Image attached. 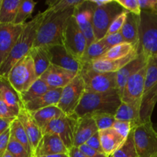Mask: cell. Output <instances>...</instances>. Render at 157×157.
Returning a JSON list of instances; mask_svg holds the SVG:
<instances>
[{"instance_id": "obj_49", "label": "cell", "mask_w": 157, "mask_h": 157, "mask_svg": "<svg viewBox=\"0 0 157 157\" xmlns=\"http://www.w3.org/2000/svg\"><path fill=\"white\" fill-rule=\"evenodd\" d=\"M15 119H3L0 118V135L2 134L6 130L10 128L11 124Z\"/></svg>"}, {"instance_id": "obj_29", "label": "cell", "mask_w": 157, "mask_h": 157, "mask_svg": "<svg viewBox=\"0 0 157 157\" xmlns=\"http://www.w3.org/2000/svg\"><path fill=\"white\" fill-rule=\"evenodd\" d=\"M21 0H2L0 24H14Z\"/></svg>"}, {"instance_id": "obj_55", "label": "cell", "mask_w": 157, "mask_h": 157, "mask_svg": "<svg viewBox=\"0 0 157 157\" xmlns=\"http://www.w3.org/2000/svg\"><path fill=\"white\" fill-rule=\"evenodd\" d=\"M108 157H113V156H108Z\"/></svg>"}, {"instance_id": "obj_12", "label": "cell", "mask_w": 157, "mask_h": 157, "mask_svg": "<svg viewBox=\"0 0 157 157\" xmlns=\"http://www.w3.org/2000/svg\"><path fill=\"white\" fill-rule=\"evenodd\" d=\"M78 117L76 115H64L52 121L44 130L42 134H56L59 136L66 146L67 150L74 147L75 129Z\"/></svg>"}, {"instance_id": "obj_50", "label": "cell", "mask_w": 157, "mask_h": 157, "mask_svg": "<svg viewBox=\"0 0 157 157\" xmlns=\"http://www.w3.org/2000/svg\"><path fill=\"white\" fill-rule=\"evenodd\" d=\"M69 157H88L82 153L78 147H73L68 150Z\"/></svg>"}, {"instance_id": "obj_42", "label": "cell", "mask_w": 157, "mask_h": 157, "mask_svg": "<svg viewBox=\"0 0 157 157\" xmlns=\"http://www.w3.org/2000/svg\"><path fill=\"white\" fill-rule=\"evenodd\" d=\"M116 2L127 12L136 15H140L141 9L139 5V0H116Z\"/></svg>"}, {"instance_id": "obj_6", "label": "cell", "mask_w": 157, "mask_h": 157, "mask_svg": "<svg viewBox=\"0 0 157 157\" xmlns=\"http://www.w3.org/2000/svg\"><path fill=\"white\" fill-rule=\"evenodd\" d=\"M38 78L33 61L29 55L18 61L7 76L8 81L18 96L26 91Z\"/></svg>"}, {"instance_id": "obj_17", "label": "cell", "mask_w": 157, "mask_h": 157, "mask_svg": "<svg viewBox=\"0 0 157 157\" xmlns=\"http://www.w3.org/2000/svg\"><path fill=\"white\" fill-rule=\"evenodd\" d=\"M78 73L66 70L58 66L51 64L48 68L40 77L52 89L64 88Z\"/></svg>"}, {"instance_id": "obj_52", "label": "cell", "mask_w": 157, "mask_h": 157, "mask_svg": "<svg viewBox=\"0 0 157 157\" xmlns=\"http://www.w3.org/2000/svg\"><path fill=\"white\" fill-rule=\"evenodd\" d=\"M36 157H69L68 153H61V154H53L44 156H36Z\"/></svg>"}, {"instance_id": "obj_22", "label": "cell", "mask_w": 157, "mask_h": 157, "mask_svg": "<svg viewBox=\"0 0 157 157\" xmlns=\"http://www.w3.org/2000/svg\"><path fill=\"white\" fill-rule=\"evenodd\" d=\"M99 131L94 120L91 116L78 117L75 129L74 147H79L86 144L93 135Z\"/></svg>"}, {"instance_id": "obj_39", "label": "cell", "mask_w": 157, "mask_h": 157, "mask_svg": "<svg viewBox=\"0 0 157 157\" xmlns=\"http://www.w3.org/2000/svg\"><path fill=\"white\" fill-rule=\"evenodd\" d=\"M7 150L13 157H32L27 150L12 136H10Z\"/></svg>"}, {"instance_id": "obj_15", "label": "cell", "mask_w": 157, "mask_h": 157, "mask_svg": "<svg viewBox=\"0 0 157 157\" xmlns=\"http://www.w3.org/2000/svg\"><path fill=\"white\" fill-rule=\"evenodd\" d=\"M50 57L51 64L66 70L79 73L83 67V63L71 55L63 44L46 46Z\"/></svg>"}, {"instance_id": "obj_14", "label": "cell", "mask_w": 157, "mask_h": 157, "mask_svg": "<svg viewBox=\"0 0 157 157\" xmlns=\"http://www.w3.org/2000/svg\"><path fill=\"white\" fill-rule=\"evenodd\" d=\"M95 8L96 6L90 0H84L81 5L75 9L74 16L87 39V46L95 41L93 27V17Z\"/></svg>"}, {"instance_id": "obj_46", "label": "cell", "mask_w": 157, "mask_h": 157, "mask_svg": "<svg viewBox=\"0 0 157 157\" xmlns=\"http://www.w3.org/2000/svg\"><path fill=\"white\" fill-rule=\"evenodd\" d=\"M10 136V128H9L2 134L0 135V157H3L7 151Z\"/></svg>"}, {"instance_id": "obj_7", "label": "cell", "mask_w": 157, "mask_h": 157, "mask_svg": "<svg viewBox=\"0 0 157 157\" xmlns=\"http://www.w3.org/2000/svg\"><path fill=\"white\" fill-rule=\"evenodd\" d=\"M139 52L148 58L157 55V15L141 11Z\"/></svg>"}, {"instance_id": "obj_48", "label": "cell", "mask_w": 157, "mask_h": 157, "mask_svg": "<svg viewBox=\"0 0 157 157\" xmlns=\"http://www.w3.org/2000/svg\"><path fill=\"white\" fill-rule=\"evenodd\" d=\"M86 144H87V146H89V147L94 148V150H98V151L101 152V153H104V151H103L102 147H101V138H100L99 131H98V133H95L94 135H93V136H92L91 137H90V139L86 142Z\"/></svg>"}, {"instance_id": "obj_3", "label": "cell", "mask_w": 157, "mask_h": 157, "mask_svg": "<svg viewBox=\"0 0 157 157\" xmlns=\"http://www.w3.org/2000/svg\"><path fill=\"white\" fill-rule=\"evenodd\" d=\"M121 103V96L117 90L106 93L85 91L75 114L78 117L92 116L96 113L115 115Z\"/></svg>"}, {"instance_id": "obj_20", "label": "cell", "mask_w": 157, "mask_h": 157, "mask_svg": "<svg viewBox=\"0 0 157 157\" xmlns=\"http://www.w3.org/2000/svg\"><path fill=\"white\" fill-rule=\"evenodd\" d=\"M139 53V46H138L127 56L121 58V59H96L90 62V64L92 68L97 71L105 72V73H117L124 66L127 65L128 63L137 58Z\"/></svg>"}, {"instance_id": "obj_27", "label": "cell", "mask_w": 157, "mask_h": 157, "mask_svg": "<svg viewBox=\"0 0 157 157\" xmlns=\"http://www.w3.org/2000/svg\"><path fill=\"white\" fill-rule=\"evenodd\" d=\"M0 96L11 108L19 113L23 104L18 94L12 88L6 78H0Z\"/></svg>"}, {"instance_id": "obj_5", "label": "cell", "mask_w": 157, "mask_h": 157, "mask_svg": "<svg viewBox=\"0 0 157 157\" xmlns=\"http://www.w3.org/2000/svg\"><path fill=\"white\" fill-rule=\"evenodd\" d=\"M79 74L84 81L85 91L106 93L117 90V73L97 71L92 68L90 63H83Z\"/></svg>"}, {"instance_id": "obj_16", "label": "cell", "mask_w": 157, "mask_h": 157, "mask_svg": "<svg viewBox=\"0 0 157 157\" xmlns=\"http://www.w3.org/2000/svg\"><path fill=\"white\" fill-rule=\"evenodd\" d=\"M24 25L0 24V67L19 38Z\"/></svg>"}, {"instance_id": "obj_35", "label": "cell", "mask_w": 157, "mask_h": 157, "mask_svg": "<svg viewBox=\"0 0 157 157\" xmlns=\"http://www.w3.org/2000/svg\"><path fill=\"white\" fill-rule=\"evenodd\" d=\"M112 156L113 157H139L133 137V129L128 135L125 142Z\"/></svg>"}, {"instance_id": "obj_45", "label": "cell", "mask_w": 157, "mask_h": 157, "mask_svg": "<svg viewBox=\"0 0 157 157\" xmlns=\"http://www.w3.org/2000/svg\"><path fill=\"white\" fill-rule=\"evenodd\" d=\"M141 11L157 15V0H139Z\"/></svg>"}, {"instance_id": "obj_47", "label": "cell", "mask_w": 157, "mask_h": 157, "mask_svg": "<svg viewBox=\"0 0 157 157\" xmlns=\"http://www.w3.org/2000/svg\"><path fill=\"white\" fill-rule=\"evenodd\" d=\"M78 148L84 154H85L86 156L88 157H108L105 153H101V152L94 150L92 147L87 146L86 144L80 146Z\"/></svg>"}, {"instance_id": "obj_11", "label": "cell", "mask_w": 157, "mask_h": 157, "mask_svg": "<svg viewBox=\"0 0 157 157\" xmlns=\"http://www.w3.org/2000/svg\"><path fill=\"white\" fill-rule=\"evenodd\" d=\"M63 45L73 56L81 60L87 48V41L74 15L69 18L64 29Z\"/></svg>"}, {"instance_id": "obj_19", "label": "cell", "mask_w": 157, "mask_h": 157, "mask_svg": "<svg viewBox=\"0 0 157 157\" xmlns=\"http://www.w3.org/2000/svg\"><path fill=\"white\" fill-rule=\"evenodd\" d=\"M17 118L19 120V121L24 127L26 134L29 138V142H30L34 157L37 147H38L40 140L43 136L42 131L40 129V127L37 125L36 123L35 122L32 117L31 116L30 112L26 110L24 107H21V109L20 110Z\"/></svg>"}, {"instance_id": "obj_34", "label": "cell", "mask_w": 157, "mask_h": 157, "mask_svg": "<svg viewBox=\"0 0 157 157\" xmlns=\"http://www.w3.org/2000/svg\"><path fill=\"white\" fill-rule=\"evenodd\" d=\"M109 48L102 39L96 41L87 46L81 61L82 63H90L104 55Z\"/></svg>"}, {"instance_id": "obj_31", "label": "cell", "mask_w": 157, "mask_h": 157, "mask_svg": "<svg viewBox=\"0 0 157 157\" xmlns=\"http://www.w3.org/2000/svg\"><path fill=\"white\" fill-rule=\"evenodd\" d=\"M116 121H130L135 126L141 123L140 110L130 104L121 103L114 115Z\"/></svg>"}, {"instance_id": "obj_38", "label": "cell", "mask_w": 157, "mask_h": 157, "mask_svg": "<svg viewBox=\"0 0 157 157\" xmlns=\"http://www.w3.org/2000/svg\"><path fill=\"white\" fill-rule=\"evenodd\" d=\"M99 130H107L113 128V126L116 121L114 115L110 113H96L92 115Z\"/></svg>"}, {"instance_id": "obj_41", "label": "cell", "mask_w": 157, "mask_h": 157, "mask_svg": "<svg viewBox=\"0 0 157 157\" xmlns=\"http://www.w3.org/2000/svg\"><path fill=\"white\" fill-rule=\"evenodd\" d=\"M128 12L127 10H125L124 12H123L122 13L120 14L113 21V22L110 25V28L108 29V32H107V35H112V34L117 33V32H121V30L122 29L123 26H124V22L126 21V18H127V15Z\"/></svg>"}, {"instance_id": "obj_33", "label": "cell", "mask_w": 157, "mask_h": 157, "mask_svg": "<svg viewBox=\"0 0 157 157\" xmlns=\"http://www.w3.org/2000/svg\"><path fill=\"white\" fill-rule=\"evenodd\" d=\"M10 133L11 136L15 138L18 142H19L33 157V153H32L29 140L28 138L27 134H26L24 127L18 118H15L11 124Z\"/></svg>"}, {"instance_id": "obj_25", "label": "cell", "mask_w": 157, "mask_h": 157, "mask_svg": "<svg viewBox=\"0 0 157 157\" xmlns=\"http://www.w3.org/2000/svg\"><path fill=\"white\" fill-rule=\"evenodd\" d=\"M140 23V15H136L128 12L125 22L121 30L126 42L130 43L134 45L139 44Z\"/></svg>"}, {"instance_id": "obj_23", "label": "cell", "mask_w": 157, "mask_h": 157, "mask_svg": "<svg viewBox=\"0 0 157 157\" xmlns=\"http://www.w3.org/2000/svg\"><path fill=\"white\" fill-rule=\"evenodd\" d=\"M99 133L103 151L107 156H112L126 140L113 128L99 130Z\"/></svg>"}, {"instance_id": "obj_44", "label": "cell", "mask_w": 157, "mask_h": 157, "mask_svg": "<svg viewBox=\"0 0 157 157\" xmlns=\"http://www.w3.org/2000/svg\"><path fill=\"white\" fill-rule=\"evenodd\" d=\"M102 40L109 48L113 47V46L117 45V44L126 42L121 32H117V33L112 34V35H106Z\"/></svg>"}, {"instance_id": "obj_40", "label": "cell", "mask_w": 157, "mask_h": 157, "mask_svg": "<svg viewBox=\"0 0 157 157\" xmlns=\"http://www.w3.org/2000/svg\"><path fill=\"white\" fill-rule=\"evenodd\" d=\"M134 124L130 122V121H116L113 126V129L116 130L124 139H127L128 135L130 134L131 130L134 128Z\"/></svg>"}, {"instance_id": "obj_28", "label": "cell", "mask_w": 157, "mask_h": 157, "mask_svg": "<svg viewBox=\"0 0 157 157\" xmlns=\"http://www.w3.org/2000/svg\"><path fill=\"white\" fill-rule=\"evenodd\" d=\"M29 55L33 61L37 77L39 78L52 64L48 52L45 47H33Z\"/></svg>"}, {"instance_id": "obj_37", "label": "cell", "mask_w": 157, "mask_h": 157, "mask_svg": "<svg viewBox=\"0 0 157 157\" xmlns=\"http://www.w3.org/2000/svg\"><path fill=\"white\" fill-rule=\"evenodd\" d=\"M84 2V0H48L46 4L54 12H63L72 8H76Z\"/></svg>"}, {"instance_id": "obj_10", "label": "cell", "mask_w": 157, "mask_h": 157, "mask_svg": "<svg viewBox=\"0 0 157 157\" xmlns=\"http://www.w3.org/2000/svg\"><path fill=\"white\" fill-rule=\"evenodd\" d=\"M85 93V85L82 78L78 75L62 88L61 96L58 107L67 116L75 115V110L81 103L82 97Z\"/></svg>"}, {"instance_id": "obj_24", "label": "cell", "mask_w": 157, "mask_h": 157, "mask_svg": "<svg viewBox=\"0 0 157 157\" xmlns=\"http://www.w3.org/2000/svg\"><path fill=\"white\" fill-rule=\"evenodd\" d=\"M62 88L52 89L42 96L25 104L23 107L29 112L36 111L50 106H58L61 96Z\"/></svg>"}, {"instance_id": "obj_43", "label": "cell", "mask_w": 157, "mask_h": 157, "mask_svg": "<svg viewBox=\"0 0 157 157\" xmlns=\"http://www.w3.org/2000/svg\"><path fill=\"white\" fill-rule=\"evenodd\" d=\"M18 113L11 108L6 101L0 96V118L3 119H15Z\"/></svg>"}, {"instance_id": "obj_30", "label": "cell", "mask_w": 157, "mask_h": 157, "mask_svg": "<svg viewBox=\"0 0 157 157\" xmlns=\"http://www.w3.org/2000/svg\"><path fill=\"white\" fill-rule=\"evenodd\" d=\"M51 90H52V87H49L41 78H38L26 91L19 94V98L24 106L27 103L42 96Z\"/></svg>"}, {"instance_id": "obj_18", "label": "cell", "mask_w": 157, "mask_h": 157, "mask_svg": "<svg viewBox=\"0 0 157 157\" xmlns=\"http://www.w3.org/2000/svg\"><path fill=\"white\" fill-rule=\"evenodd\" d=\"M139 55L130 63L117 72V90L120 96H121L123 90L127 84V81L133 75L147 65L149 58L143 52H139Z\"/></svg>"}, {"instance_id": "obj_54", "label": "cell", "mask_w": 157, "mask_h": 157, "mask_svg": "<svg viewBox=\"0 0 157 157\" xmlns=\"http://www.w3.org/2000/svg\"><path fill=\"white\" fill-rule=\"evenodd\" d=\"M1 3H2V0H0V6H1Z\"/></svg>"}, {"instance_id": "obj_36", "label": "cell", "mask_w": 157, "mask_h": 157, "mask_svg": "<svg viewBox=\"0 0 157 157\" xmlns=\"http://www.w3.org/2000/svg\"><path fill=\"white\" fill-rule=\"evenodd\" d=\"M35 4H36V2L32 1V0H21L14 24H25V20L32 15Z\"/></svg>"}, {"instance_id": "obj_8", "label": "cell", "mask_w": 157, "mask_h": 157, "mask_svg": "<svg viewBox=\"0 0 157 157\" xmlns=\"http://www.w3.org/2000/svg\"><path fill=\"white\" fill-rule=\"evenodd\" d=\"M133 137L139 157H157V130L152 121L140 123L133 128Z\"/></svg>"}, {"instance_id": "obj_53", "label": "cell", "mask_w": 157, "mask_h": 157, "mask_svg": "<svg viewBox=\"0 0 157 157\" xmlns=\"http://www.w3.org/2000/svg\"><path fill=\"white\" fill-rule=\"evenodd\" d=\"M3 157H13V156H12V154H11V153L7 150V151H6V153H5L4 156H3Z\"/></svg>"}, {"instance_id": "obj_21", "label": "cell", "mask_w": 157, "mask_h": 157, "mask_svg": "<svg viewBox=\"0 0 157 157\" xmlns=\"http://www.w3.org/2000/svg\"><path fill=\"white\" fill-rule=\"evenodd\" d=\"M61 153H68V150L61 138L56 134H44L37 147L34 157Z\"/></svg>"}, {"instance_id": "obj_51", "label": "cell", "mask_w": 157, "mask_h": 157, "mask_svg": "<svg viewBox=\"0 0 157 157\" xmlns=\"http://www.w3.org/2000/svg\"><path fill=\"white\" fill-rule=\"evenodd\" d=\"M90 1L93 4L95 5L96 7H103V6L108 5L113 0H90Z\"/></svg>"}, {"instance_id": "obj_9", "label": "cell", "mask_w": 157, "mask_h": 157, "mask_svg": "<svg viewBox=\"0 0 157 157\" xmlns=\"http://www.w3.org/2000/svg\"><path fill=\"white\" fill-rule=\"evenodd\" d=\"M125 9L120 6L116 0L103 7H96L93 17V27L95 41L103 39L107 35L113 20L124 12Z\"/></svg>"}, {"instance_id": "obj_26", "label": "cell", "mask_w": 157, "mask_h": 157, "mask_svg": "<svg viewBox=\"0 0 157 157\" xmlns=\"http://www.w3.org/2000/svg\"><path fill=\"white\" fill-rule=\"evenodd\" d=\"M37 125L42 131L52 121L65 115L58 106H50L36 111L30 112Z\"/></svg>"}, {"instance_id": "obj_4", "label": "cell", "mask_w": 157, "mask_h": 157, "mask_svg": "<svg viewBox=\"0 0 157 157\" xmlns=\"http://www.w3.org/2000/svg\"><path fill=\"white\" fill-rule=\"evenodd\" d=\"M157 103V55L149 58L146 75L145 88L140 108L141 123L151 121Z\"/></svg>"}, {"instance_id": "obj_13", "label": "cell", "mask_w": 157, "mask_h": 157, "mask_svg": "<svg viewBox=\"0 0 157 157\" xmlns=\"http://www.w3.org/2000/svg\"><path fill=\"white\" fill-rule=\"evenodd\" d=\"M147 68V65L127 81L121 96L123 103L133 106L140 110L145 88Z\"/></svg>"}, {"instance_id": "obj_2", "label": "cell", "mask_w": 157, "mask_h": 157, "mask_svg": "<svg viewBox=\"0 0 157 157\" xmlns=\"http://www.w3.org/2000/svg\"><path fill=\"white\" fill-rule=\"evenodd\" d=\"M75 9L54 12L48 8V13L38 28L34 47L63 44V36L67 21L75 13Z\"/></svg>"}, {"instance_id": "obj_32", "label": "cell", "mask_w": 157, "mask_h": 157, "mask_svg": "<svg viewBox=\"0 0 157 157\" xmlns=\"http://www.w3.org/2000/svg\"><path fill=\"white\" fill-rule=\"evenodd\" d=\"M139 44L134 45L128 42H124L122 44H117L116 46L110 48L107 51L104 55H101L98 59H106V60H116L121 59L127 56L129 54L131 53Z\"/></svg>"}, {"instance_id": "obj_1", "label": "cell", "mask_w": 157, "mask_h": 157, "mask_svg": "<svg viewBox=\"0 0 157 157\" xmlns=\"http://www.w3.org/2000/svg\"><path fill=\"white\" fill-rule=\"evenodd\" d=\"M48 13V9H47L43 12L38 13L30 21L25 24L24 29L19 38L17 40L8 58L0 67V78L7 79L8 75L12 67L21 58L29 55L34 47L38 28L44 21Z\"/></svg>"}]
</instances>
